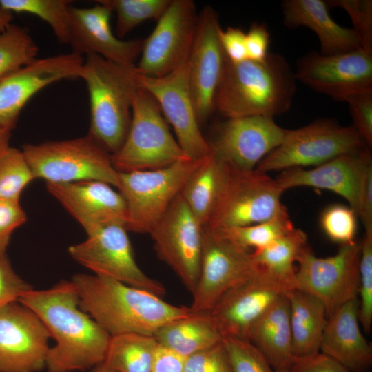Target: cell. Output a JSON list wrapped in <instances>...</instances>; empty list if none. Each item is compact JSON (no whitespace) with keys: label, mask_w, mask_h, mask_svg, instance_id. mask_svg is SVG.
I'll list each match as a JSON object with an SVG mask.
<instances>
[{"label":"cell","mask_w":372,"mask_h":372,"mask_svg":"<svg viewBox=\"0 0 372 372\" xmlns=\"http://www.w3.org/2000/svg\"><path fill=\"white\" fill-rule=\"evenodd\" d=\"M13 19L12 13L0 7V31L6 28L12 23Z\"/></svg>","instance_id":"cell-52"},{"label":"cell","mask_w":372,"mask_h":372,"mask_svg":"<svg viewBox=\"0 0 372 372\" xmlns=\"http://www.w3.org/2000/svg\"><path fill=\"white\" fill-rule=\"evenodd\" d=\"M203 230L180 193L149 234L158 257L192 293L200 274Z\"/></svg>","instance_id":"cell-14"},{"label":"cell","mask_w":372,"mask_h":372,"mask_svg":"<svg viewBox=\"0 0 372 372\" xmlns=\"http://www.w3.org/2000/svg\"><path fill=\"white\" fill-rule=\"evenodd\" d=\"M285 26L307 27L317 35L320 52L331 55L360 48L361 41L353 28H344L330 17L326 1L322 0H286L282 3Z\"/></svg>","instance_id":"cell-26"},{"label":"cell","mask_w":372,"mask_h":372,"mask_svg":"<svg viewBox=\"0 0 372 372\" xmlns=\"http://www.w3.org/2000/svg\"><path fill=\"white\" fill-rule=\"evenodd\" d=\"M295 72L280 54L262 61L234 63L226 59L215 96V109L227 118H273L287 112L296 90Z\"/></svg>","instance_id":"cell-3"},{"label":"cell","mask_w":372,"mask_h":372,"mask_svg":"<svg viewBox=\"0 0 372 372\" xmlns=\"http://www.w3.org/2000/svg\"><path fill=\"white\" fill-rule=\"evenodd\" d=\"M275 372H291L289 369H277L274 370Z\"/></svg>","instance_id":"cell-54"},{"label":"cell","mask_w":372,"mask_h":372,"mask_svg":"<svg viewBox=\"0 0 372 372\" xmlns=\"http://www.w3.org/2000/svg\"><path fill=\"white\" fill-rule=\"evenodd\" d=\"M354 127L369 147L372 145V90L359 92L347 96Z\"/></svg>","instance_id":"cell-43"},{"label":"cell","mask_w":372,"mask_h":372,"mask_svg":"<svg viewBox=\"0 0 372 372\" xmlns=\"http://www.w3.org/2000/svg\"><path fill=\"white\" fill-rule=\"evenodd\" d=\"M360 245L359 321L369 333L372 325V230L365 231Z\"/></svg>","instance_id":"cell-39"},{"label":"cell","mask_w":372,"mask_h":372,"mask_svg":"<svg viewBox=\"0 0 372 372\" xmlns=\"http://www.w3.org/2000/svg\"><path fill=\"white\" fill-rule=\"evenodd\" d=\"M296 80L316 92L343 101L372 90V54L362 48L336 54L309 52L297 63Z\"/></svg>","instance_id":"cell-17"},{"label":"cell","mask_w":372,"mask_h":372,"mask_svg":"<svg viewBox=\"0 0 372 372\" xmlns=\"http://www.w3.org/2000/svg\"><path fill=\"white\" fill-rule=\"evenodd\" d=\"M38 50L25 27L9 24L0 31V76L37 59Z\"/></svg>","instance_id":"cell-35"},{"label":"cell","mask_w":372,"mask_h":372,"mask_svg":"<svg viewBox=\"0 0 372 372\" xmlns=\"http://www.w3.org/2000/svg\"><path fill=\"white\" fill-rule=\"evenodd\" d=\"M221 29L214 9L204 7L198 14L188 58L189 87L200 124L215 110L216 93L227 59L220 41Z\"/></svg>","instance_id":"cell-19"},{"label":"cell","mask_w":372,"mask_h":372,"mask_svg":"<svg viewBox=\"0 0 372 372\" xmlns=\"http://www.w3.org/2000/svg\"><path fill=\"white\" fill-rule=\"evenodd\" d=\"M328 7H338L349 15L362 48L372 54V1L371 0H332Z\"/></svg>","instance_id":"cell-41"},{"label":"cell","mask_w":372,"mask_h":372,"mask_svg":"<svg viewBox=\"0 0 372 372\" xmlns=\"http://www.w3.org/2000/svg\"><path fill=\"white\" fill-rule=\"evenodd\" d=\"M127 231L121 225L104 227L87 235L85 241L70 246L69 254L94 275L163 297L164 286L144 273L136 263Z\"/></svg>","instance_id":"cell-12"},{"label":"cell","mask_w":372,"mask_h":372,"mask_svg":"<svg viewBox=\"0 0 372 372\" xmlns=\"http://www.w3.org/2000/svg\"><path fill=\"white\" fill-rule=\"evenodd\" d=\"M232 372H275L262 353L247 339L223 336Z\"/></svg>","instance_id":"cell-38"},{"label":"cell","mask_w":372,"mask_h":372,"mask_svg":"<svg viewBox=\"0 0 372 372\" xmlns=\"http://www.w3.org/2000/svg\"><path fill=\"white\" fill-rule=\"evenodd\" d=\"M289 303L284 295L251 324L247 339L265 356L273 370L289 369L293 358Z\"/></svg>","instance_id":"cell-27"},{"label":"cell","mask_w":372,"mask_h":372,"mask_svg":"<svg viewBox=\"0 0 372 372\" xmlns=\"http://www.w3.org/2000/svg\"><path fill=\"white\" fill-rule=\"evenodd\" d=\"M220 41L227 58L238 63L247 59L246 34L240 28L228 27L220 30Z\"/></svg>","instance_id":"cell-47"},{"label":"cell","mask_w":372,"mask_h":372,"mask_svg":"<svg viewBox=\"0 0 372 372\" xmlns=\"http://www.w3.org/2000/svg\"><path fill=\"white\" fill-rule=\"evenodd\" d=\"M32 289L14 271L6 254L0 256V309Z\"/></svg>","instance_id":"cell-44"},{"label":"cell","mask_w":372,"mask_h":372,"mask_svg":"<svg viewBox=\"0 0 372 372\" xmlns=\"http://www.w3.org/2000/svg\"><path fill=\"white\" fill-rule=\"evenodd\" d=\"M273 118L250 116L227 118L209 142L211 150L229 165L252 170L280 145L287 133Z\"/></svg>","instance_id":"cell-21"},{"label":"cell","mask_w":372,"mask_h":372,"mask_svg":"<svg viewBox=\"0 0 372 372\" xmlns=\"http://www.w3.org/2000/svg\"><path fill=\"white\" fill-rule=\"evenodd\" d=\"M284 192L267 173L229 165L221 194L205 227L220 229L270 220L287 211L281 203Z\"/></svg>","instance_id":"cell-9"},{"label":"cell","mask_w":372,"mask_h":372,"mask_svg":"<svg viewBox=\"0 0 372 372\" xmlns=\"http://www.w3.org/2000/svg\"><path fill=\"white\" fill-rule=\"evenodd\" d=\"M307 245L305 233L295 227L268 246L254 250L251 254L258 266L278 276L295 288L294 263Z\"/></svg>","instance_id":"cell-32"},{"label":"cell","mask_w":372,"mask_h":372,"mask_svg":"<svg viewBox=\"0 0 372 372\" xmlns=\"http://www.w3.org/2000/svg\"><path fill=\"white\" fill-rule=\"evenodd\" d=\"M80 308L111 336L154 335L163 325L191 315L190 307L176 306L162 297L118 280L85 273L72 276Z\"/></svg>","instance_id":"cell-2"},{"label":"cell","mask_w":372,"mask_h":372,"mask_svg":"<svg viewBox=\"0 0 372 372\" xmlns=\"http://www.w3.org/2000/svg\"><path fill=\"white\" fill-rule=\"evenodd\" d=\"M186 358L158 344L154 355L151 372H184Z\"/></svg>","instance_id":"cell-50"},{"label":"cell","mask_w":372,"mask_h":372,"mask_svg":"<svg viewBox=\"0 0 372 372\" xmlns=\"http://www.w3.org/2000/svg\"><path fill=\"white\" fill-rule=\"evenodd\" d=\"M134 76L138 85L149 92L158 103L186 156L192 160L207 157L211 150L201 133L196 114L189 83L188 59L161 77L143 75L135 67Z\"/></svg>","instance_id":"cell-13"},{"label":"cell","mask_w":372,"mask_h":372,"mask_svg":"<svg viewBox=\"0 0 372 372\" xmlns=\"http://www.w3.org/2000/svg\"><path fill=\"white\" fill-rule=\"evenodd\" d=\"M34 178L22 150L9 147L0 153V198L20 200Z\"/></svg>","instance_id":"cell-37"},{"label":"cell","mask_w":372,"mask_h":372,"mask_svg":"<svg viewBox=\"0 0 372 372\" xmlns=\"http://www.w3.org/2000/svg\"><path fill=\"white\" fill-rule=\"evenodd\" d=\"M184 372H232L223 340L187 357Z\"/></svg>","instance_id":"cell-42"},{"label":"cell","mask_w":372,"mask_h":372,"mask_svg":"<svg viewBox=\"0 0 372 372\" xmlns=\"http://www.w3.org/2000/svg\"><path fill=\"white\" fill-rule=\"evenodd\" d=\"M369 147L353 126L318 120L296 130H287L282 142L267 155L256 169L267 173L324 163L340 155Z\"/></svg>","instance_id":"cell-8"},{"label":"cell","mask_w":372,"mask_h":372,"mask_svg":"<svg viewBox=\"0 0 372 372\" xmlns=\"http://www.w3.org/2000/svg\"><path fill=\"white\" fill-rule=\"evenodd\" d=\"M26 220L20 200L0 198V256L6 254L12 233Z\"/></svg>","instance_id":"cell-45"},{"label":"cell","mask_w":372,"mask_h":372,"mask_svg":"<svg viewBox=\"0 0 372 372\" xmlns=\"http://www.w3.org/2000/svg\"><path fill=\"white\" fill-rule=\"evenodd\" d=\"M229 165L212 151L190 175L180 194L196 220L207 225L221 194Z\"/></svg>","instance_id":"cell-29"},{"label":"cell","mask_w":372,"mask_h":372,"mask_svg":"<svg viewBox=\"0 0 372 372\" xmlns=\"http://www.w3.org/2000/svg\"><path fill=\"white\" fill-rule=\"evenodd\" d=\"M81 55L70 52L36 59L0 76V127L12 131L28 101L54 82L79 78Z\"/></svg>","instance_id":"cell-20"},{"label":"cell","mask_w":372,"mask_h":372,"mask_svg":"<svg viewBox=\"0 0 372 372\" xmlns=\"http://www.w3.org/2000/svg\"><path fill=\"white\" fill-rule=\"evenodd\" d=\"M117 15L116 33L123 38L143 21L162 15L171 0H99Z\"/></svg>","instance_id":"cell-36"},{"label":"cell","mask_w":372,"mask_h":372,"mask_svg":"<svg viewBox=\"0 0 372 372\" xmlns=\"http://www.w3.org/2000/svg\"><path fill=\"white\" fill-rule=\"evenodd\" d=\"M154 337L158 344L185 358L216 345L223 335L208 312L192 313L158 329Z\"/></svg>","instance_id":"cell-30"},{"label":"cell","mask_w":372,"mask_h":372,"mask_svg":"<svg viewBox=\"0 0 372 372\" xmlns=\"http://www.w3.org/2000/svg\"><path fill=\"white\" fill-rule=\"evenodd\" d=\"M18 302L38 316L56 341L46 358L49 372L84 371L103 362L112 336L80 308L72 280L45 290L32 289Z\"/></svg>","instance_id":"cell-1"},{"label":"cell","mask_w":372,"mask_h":372,"mask_svg":"<svg viewBox=\"0 0 372 372\" xmlns=\"http://www.w3.org/2000/svg\"><path fill=\"white\" fill-rule=\"evenodd\" d=\"M291 372H349L342 364L318 351L304 356H293Z\"/></svg>","instance_id":"cell-46"},{"label":"cell","mask_w":372,"mask_h":372,"mask_svg":"<svg viewBox=\"0 0 372 372\" xmlns=\"http://www.w3.org/2000/svg\"><path fill=\"white\" fill-rule=\"evenodd\" d=\"M289 319L293 356H304L320 351L327 316L323 304L302 290H289Z\"/></svg>","instance_id":"cell-28"},{"label":"cell","mask_w":372,"mask_h":372,"mask_svg":"<svg viewBox=\"0 0 372 372\" xmlns=\"http://www.w3.org/2000/svg\"><path fill=\"white\" fill-rule=\"evenodd\" d=\"M48 192L82 226L89 235L112 225L125 227L127 206L112 185L98 180L46 183Z\"/></svg>","instance_id":"cell-22"},{"label":"cell","mask_w":372,"mask_h":372,"mask_svg":"<svg viewBox=\"0 0 372 372\" xmlns=\"http://www.w3.org/2000/svg\"><path fill=\"white\" fill-rule=\"evenodd\" d=\"M258 267L249 250L216 229L203 227L200 274L189 307L192 312L209 311L227 291Z\"/></svg>","instance_id":"cell-11"},{"label":"cell","mask_w":372,"mask_h":372,"mask_svg":"<svg viewBox=\"0 0 372 372\" xmlns=\"http://www.w3.org/2000/svg\"><path fill=\"white\" fill-rule=\"evenodd\" d=\"M360 251V242H354L334 256L318 258L307 245L297 260L295 288L318 298L328 318L359 296Z\"/></svg>","instance_id":"cell-10"},{"label":"cell","mask_w":372,"mask_h":372,"mask_svg":"<svg viewBox=\"0 0 372 372\" xmlns=\"http://www.w3.org/2000/svg\"><path fill=\"white\" fill-rule=\"evenodd\" d=\"M356 214L343 205L327 207L321 214L320 225L326 235L341 245L353 243L357 229Z\"/></svg>","instance_id":"cell-40"},{"label":"cell","mask_w":372,"mask_h":372,"mask_svg":"<svg viewBox=\"0 0 372 372\" xmlns=\"http://www.w3.org/2000/svg\"><path fill=\"white\" fill-rule=\"evenodd\" d=\"M134 67L90 54L80 70L79 78L85 82L90 96L87 136L110 154L121 148L129 130L133 94L138 87Z\"/></svg>","instance_id":"cell-4"},{"label":"cell","mask_w":372,"mask_h":372,"mask_svg":"<svg viewBox=\"0 0 372 372\" xmlns=\"http://www.w3.org/2000/svg\"><path fill=\"white\" fill-rule=\"evenodd\" d=\"M11 132L9 130L0 127V153L10 147L9 143L11 137Z\"/></svg>","instance_id":"cell-51"},{"label":"cell","mask_w":372,"mask_h":372,"mask_svg":"<svg viewBox=\"0 0 372 372\" xmlns=\"http://www.w3.org/2000/svg\"><path fill=\"white\" fill-rule=\"evenodd\" d=\"M294 228L285 211L262 223L216 230L245 249L254 247L257 250L268 246Z\"/></svg>","instance_id":"cell-34"},{"label":"cell","mask_w":372,"mask_h":372,"mask_svg":"<svg viewBox=\"0 0 372 372\" xmlns=\"http://www.w3.org/2000/svg\"><path fill=\"white\" fill-rule=\"evenodd\" d=\"M198 14L192 0H171L150 35L143 41L136 70L161 77L186 61L194 42Z\"/></svg>","instance_id":"cell-15"},{"label":"cell","mask_w":372,"mask_h":372,"mask_svg":"<svg viewBox=\"0 0 372 372\" xmlns=\"http://www.w3.org/2000/svg\"><path fill=\"white\" fill-rule=\"evenodd\" d=\"M92 372H116V371L112 369L110 366H108L104 362H102L101 364L94 367Z\"/></svg>","instance_id":"cell-53"},{"label":"cell","mask_w":372,"mask_h":372,"mask_svg":"<svg viewBox=\"0 0 372 372\" xmlns=\"http://www.w3.org/2000/svg\"><path fill=\"white\" fill-rule=\"evenodd\" d=\"M320 351L349 372L370 371L372 348L360 329L358 298L347 302L327 318Z\"/></svg>","instance_id":"cell-25"},{"label":"cell","mask_w":372,"mask_h":372,"mask_svg":"<svg viewBox=\"0 0 372 372\" xmlns=\"http://www.w3.org/2000/svg\"><path fill=\"white\" fill-rule=\"evenodd\" d=\"M158 344L154 335H150L112 336L103 362L116 372H151Z\"/></svg>","instance_id":"cell-31"},{"label":"cell","mask_w":372,"mask_h":372,"mask_svg":"<svg viewBox=\"0 0 372 372\" xmlns=\"http://www.w3.org/2000/svg\"><path fill=\"white\" fill-rule=\"evenodd\" d=\"M34 178L49 183L98 180L117 188L118 172L111 154L87 135L84 137L48 141L22 147Z\"/></svg>","instance_id":"cell-6"},{"label":"cell","mask_w":372,"mask_h":372,"mask_svg":"<svg viewBox=\"0 0 372 372\" xmlns=\"http://www.w3.org/2000/svg\"><path fill=\"white\" fill-rule=\"evenodd\" d=\"M371 162L369 148L340 155L313 169L283 170L276 179L285 191L296 187L327 189L343 197L357 215L359 194L364 170Z\"/></svg>","instance_id":"cell-24"},{"label":"cell","mask_w":372,"mask_h":372,"mask_svg":"<svg viewBox=\"0 0 372 372\" xmlns=\"http://www.w3.org/2000/svg\"><path fill=\"white\" fill-rule=\"evenodd\" d=\"M293 287L258 266L249 278L227 291L208 311L223 336L246 338L256 319Z\"/></svg>","instance_id":"cell-16"},{"label":"cell","mask_w":372,"mask_h":372,"mask_svg":"<svg viewBox=\"0 0 372 372\" xmlns=\"http://www.w3.org/2000/svg\"><path fill=\"white\" fill-rule=\"evenodd\" d=\"M204 159L181 160L157 169L118 172L117 189L127 206L126 230L149 234Z\"/></svg>","instance_id":"cell-7"},{"label":"cell","mask_w":372,"mask_h":372,"mask_svg":"<svg viewBox=\"0 0 372 372\" xmlns=\"http://www.w3.org/2000/svg\"><path fill=\"white\" fill-rule=\"evenodd\" d=\"M50 334L38 316L18 301L0 309V372L45 368Z\"/></svg>","instance_id":"cell-18"},{"label":"cell","mask_w":372,"mask_h":372,"mask_svg":"<svg viewBox=\"0 0 372 372\" xmlns=\"http://www.w3.org/2000/svg\"><path fill=\"white\" fill-rule=\"evenodd\" d=\"M68 0H0V7L12 12L37 16L52 28L59 42L68 44L70 27Z\"/></svg>","instance_id":"cell-33"},{"label":"cell","mask_w":372,"mask_h":372,"mask_svg":"<svg viewBox=\"0 0 372 372\" xmlns=\"http://www.w3.org/2000/svg\"><path fill=\"white\" fill-rule=\"evenodd\" d=\"M270 34L264 23H254L246 34L247 59L262 61L269 54Z\"/></svg>","instance_id":"cell-48"},{"label":"cell","mask_w":372,"mask_h":372,"mask_svg":"<svg viewBox=\"0 0 372 372\" xmlns=\"http://www.w3.org/2000/svg\"><path fill=\"white\" fill-rule=\"evenodd\" d=\"M68 43L72 52L96 54L108 61L125 67L134 66L141 54L142 40H122L110 28L112 11L98 3L90 8L70 7Z\"/></svg>","instance_id":"cell-23"},{"label":"cell","mask_w":372,"mask_h":372,"mask_svg":"<svg viewBox=\"0 0 372 372\" xmlns=\"http://www.w3.org/2000/svg\"><path fill=\"white\" fill-rule=\"evenodd\" d=\"M357 216L365 231L372 230V161L365 168L359 194Z\"/></svg>","instance_id":"cell-49"},{"label":"cell","mask_w":372,"mask_h":372,"mask_svg":"<svg viewBox=\"0 0 372 372\" xmlns=\"http://www.w3.org/2000/svg\"><path fill=\"white\" fill-rule=\"evenodd\" d=\"M185 159L190 158L169 132L158 103L138 85L127 136L121 148L111 154L114 169L118 172L157 169Z\"/></svg>","instance_id":"cell-5"}]
</instances>
